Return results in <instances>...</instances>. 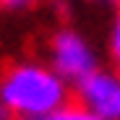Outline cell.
Wrapping results in <instances>:
<instances>
[{"instance_id":"cell-3","label":"cell","mask_w":120,"mask_h":120,"mask_svg":"<svg viewBox=\"0 0 120 120\" xmlns=\"http://www.w3.org/2000/svg\"><path fill=\"white\" fill-rule=\"evenodd\" d=\"M78 102L97 120H117L120 117V81L110 71L97 68L84 81L76 84Z\"/></svg>"},{"instance_id":"cell-8","label":"cell","mask_w":120,"mask_h":120,"mask_svg":"<svg viewBox=\"0 0 120 120\" xmlns=\"http://www.w3.org/2000/svg\"><path fill=\"white\" fill-rule=\"evenodd\" d=\"M0 120H13V117H11V112H8L3 105H0Z\"/></svg>"},{"instance_id":"cell-6","label":"cell","mask_w":120,"mask_h":120,"mask_svg":"<svg viewBox=\"0 0 120 120\" xmlns=\"http://www.w3.org/2000/svg\"><path fill=\"white\" fill-rule=\"evenodd\" d=\"M31 3H37V0H0V5H3V8H11V11H21V8H29Z\"/></svg>"},{"instance_id":"cell-2","label":"cell","mask_w":120,"mask_h":120,"mask_svg":"<svg viewBox=\"0 0 120 120\" xmlns=\"http://www.w3.org/2000/svg\"><path fill=\"white\" fill-rule=\"evenodd\" d=\"M50 68L65 84H78L99 68L97 50L76 29H60L50 39Z\"/></svg>"},{"instance_id":"cell-7","label":"cell","mask_w":120,"mask_h":120,"mask_svg":"<svg viewBox=\"0 0 120 120\" xmlns=\"http://www.w3.org/2000/svg\"><path fill=\"white\" fill-rule=\"evenodd\" d=\"M89 3H94V5H115L117 0H89Z\"/></svg>"},{"instance_id":"cell-4","label":"cell","mask_w":120,"mask_h":120,"mask_svg":"<svg viewBox=\"0 0 120 120\" xmlns=\"http://www.w3.org/2000/svg\"><path fill=\"white\" fill-rule=\"evenodd\" d=\"M42 120H97L91 112H86L81 105H76V102H65L63 107H57L55 112H50L47 117Z\"/></svg>"},{"instance_id":"cell-5","label":"cell","mask_w":120,"mask_h":120,"mask_svg":"<svg viewBox=\"0 0 120 120\" xmlns=\"http://www.w3.org/2000/svg\"><path fill=\"white\" fill-rule=\"evenodd\" d=\"M110 57L112 60L120 57V21H117V18L110 26Z\"/></svg>"},{"instance_id":"cell-1","label":"cell","mask_w":120,"mask_h":120,"mask_svg":"<svg viewBox=\"0 0 120 120\" xmlns=\"http://www.w3.org/2000/svg\"><path fill=\"white\" fill-rule=\"evenodd\" d=\"M68 84L47 63H13L0 76V105L11 117L42 120L68 102Z\"/></svg>"}]
</instances>
